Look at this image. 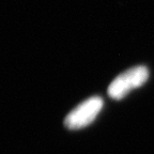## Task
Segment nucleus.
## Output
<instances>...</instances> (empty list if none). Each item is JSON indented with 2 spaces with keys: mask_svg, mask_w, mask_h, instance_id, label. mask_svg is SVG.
Returning <instances> with one entry per match:
<instances>
[{
  "mask_svg": "<svg viewBox=\"0 0 154 154\" xmlns=\"http://www.w3.org/2000/svg\"><path fill=\"white\" fill-rule=\"evenodd\" d=\"M149 71L144 66H135L125 71L113 79L108 87V94L115 100L123 99L128 92L147 82Z\"/></svg>",
  "mask_w": 154,
  "mask_h": 154,
  "instance_id": "nucleus-1",
  "label": "nucleus"
},
{
  "mask_svg": "<svg viewBox=\"0 0 154 154\" xmlns=\"http://www.w3.org/2000/svg\"><path fill=\"white\" fill-rule=\"evenodd\" d=\"M103 107L100 96H92L74 108L64 119V125L70 130H78L91 124Z\"/></svg>",
  "mask_w": 154,
  "mask_h": 154,
  "instance_id": "nucleus-2",
  "label": "nucleus"
}]
</instances>
